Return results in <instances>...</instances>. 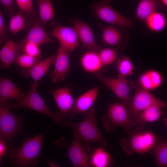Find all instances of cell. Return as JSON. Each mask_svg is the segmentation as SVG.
<instances>
[{
    "mask_svg": "<svg viewBox=\"0 0 167 167\" xmlns=\"http://www.w3.org/2000/svg\"><path fill=\"white\" fill-rule=\"evenodd\" d=\"M45 130L34 136L23 138L19 148L10 146L7 155L10 165L13 167H34L39 163L38 158L41 156L42 143L46 132Z\"/></svg>",
    "mask_w": 167,
    "mask_h": 167,
    "instance_id": "1",
    "label": "cell"
},
{
    "mask_svg": "<svg viewBox=\"0 0 167 167\" xmlns=\"http://www.w3.org/2000/svg\"><path fill=\"white\" fill-rule=\"evenodd\" d=\"M128 132L127 137L122 138L120 144L124 152L128 156L152 152L158 142L156 134L145 129L143 126L139 125Z\"/></svg>",
    "mask_w": 167,
    "mask_h": 167,
    "instance_id": "2",
    "label": "cell"
},
{
    "mask_svg": "<svg viewBox=\"0 0 167 167\" xmlns=\"http://www.w3.org/2000/svg\"><path fill=\"white\" fill-rule=\"evenodd\" d=\"M96 109L94 105L84 114L83 120L70 125L84 145L93 143L100 144L104 148H108V143L102 135L96 119Z\"/></svg>",
    "mask_w": 167,
    "mask_h": 167,
    "instance_id": "3",
    "label": "cell"
},
{
    "mask_svg": "<svg viewBox=\"0 0 167 167\" xmlns=\"http://www.w3.org/2000/svg\"><path fill=\"white\" fill-rule=\"evenodd\" d=\"M101 119L105 131L108 132L113 131L119 126L128 132L137 125L126 107L118 103L109 104L107 114L102 116Z\"/></svg>",
    "mask_w": 167,
    "mask_h": 167,
    "instance_id": "4",
    "label": "cell"
},
{
    "mask_svg": "<svg viewBox=\"0 0 167 167\" xmlns=\"http://www.w3.org/2000/svg\"><path fill=\"white\" fill-rule=\"evenodd\" d=\"M37 83L32 82L29 89L22 98L15 103H10L8 106L14 109L24 108L32 109L47 116L56 124L61 125L59 112H54L48 107L37 92Z\"/></svg>",
    "mask_w": 167,
    "mask_h": 167,
    "instance_id": "5",
    "label": "cell"
},
{
    "mask_svg": "<svg viewBox=\"0 0 167 167\" xmlns=\"http://www.w3.org/2000/svg\"><path fill=\"white\" fill-rule=\"evenodd\" d=\"M8 105L0 104V138L10 143L24 128V118L14 114Z\"/></svg>",
    "mask_w": 167,
    "mask_h": 167,
    "instance_id": "6",
    "label": "cell"
},
{
    "mask_svg": "<svg viewBox=\"0 0 167 167\" xmlns=\"http://www.w3.org/2000/svg\"><path fill=\"white\" fill-rule=\"evenodd\" d=\"M130 84L134 89L135 92L126 109L133 118L153 105H158L162 109L166 107V103L154 96L149 91L139 85L135 81H131Z\"/></svg>",
    "mask_w": 167,
    "mask_h": 167,
    "instance_id": "7",
    "label": "cell"
},
{
    "mask_svg": "<svg viewBox=\"0 0 167 167\" xmlns=\"http://www.w3.org/2000/svg\"><path fill=\"white\" fill-rule=\"evenodd\" d=\"M112 0H102L95 2L91 5V13L98 19L112 25L121 28H132L133 24L131 20L114 10L110 6Z\"/></svg>",
    "mask_w": 167,
    "mask_h": 167,
    "instance_id": "8",
    "label": "cell"
},
{
    "mask_svg": "<svg viewBox=\"0 0 167 167\" xmlns=\"http://www.w3.org/2000/svg\"><path fill=\"white\" fill-rule=\"evenodd\" d=\"M82 141L73 131L72 141L69 146L66 144L64 138L58 139L54 144L59 147L65 148L69 158L74 167H91L90 163V154L86 153L81 144Z\"/></svg>",
    "mask_w": 167,
    "mask_h": 167,
    "instance_id": "9",
    "label": "cell"
},
{
    "mask_svg": "<svg viewBox=\"0 0 167 167\" xmlns=\"http://www.w3.org/2000/svg\"><path fill=\"white\" fill-rule=\"evenodd\" d=\"M49 91L58 108L61 116V125L66 126L70 125L73 118L71 116L70 113L75 99L69 88L65 87L57 89H51Z\"/></svg>",
    "mask_w": 167,
    "mask_h": 167,
    "instance_id": "10",
    "label": "cell"
},
{
    "mask_svg": "<svg viewBox=\"0 0 167 167\" xmlns=\"http://www.w3.org/2000/svg\"><path fill=\"white\" fill-rule=\"evenodd\" d=\"M94 75L101 83L111 90L126 108L129 106L131 99L129 95L130 82L125 78H112L105 75L100 71Z\"/></svg>",
    "mask_w": 167,
    "mask_h": 167,
    "instance_id": "11",
    "label": "cell"
},
{
    "mask_svg": "<svg viewBox=\"0 0 167 167\" xmlns=\"http://www.w3.org/2000/svg\"><path fill=\"white\" fill-rule=\"evenodd\" d=\"M51 33L59 41V45L71 53L79 47L77 32L74 27L60 25L54 21L51 24Z\"/></svg>",
    "mask_w": 167,
    "mask_h": 167,
    "instance_id": "12",
    "label": "cell"
},
{
    "mask_svg": "<svg viewBox=\"0 0 167 167\" xmlns=\"http://www.w3.org/2000/svg\"><path fill=\"white\" fill-rule=\"evenodd\" d=\"M68 53L59 45L55 54L54 69L49 75L53 82L64 81L70 72L71 66Z\"/></svg>",
    "mask_w": 167,
    "mask_h": 167,
    "instance_id": "13",
    "label": "cell"
},
{
    "mask_svg": "<svg viewBox=\"0 0 167 167\" xmlns=\"http://www.w3.org/2000/svg\"><path fill=\"white\" fill-rule=\"evenodd\" d=\"M70 21L77 32L83 48L99 53L102 48L96 44L92 31L89 26L76 17L71 18Z\"/></svg>",
    "mask_w": 167,
    "mask_h": 167,
    "instance_id": "14",
    "label": "cell"
},
{
    "mask_svg": "<svg viewBox=\"0 0 167 167\" xmlns=\"http://www.w3.org/2000/svg\"><path fill=\"white\" fill-rule=\"evenodd\" d=\"M25 93L9 78H0V104L8 105L10 100H15L18 102L22 98Z\"/></svg>",
    "mask_w": 167,
    "mask_h": 167,
    "instance_id": "15",
    "label": "cell"
},
{
    "mask_svg": "<svg viewBox=\"0 0 167 167\" xmlns=\"http://www.w3.org/2000/svg\"><path fill=\"white\" fill-rule=\"evenodd\" d=\"M99 88H93L84 93L75 99L70 115L73 118L78 113L84 114L94 105L97 96Z\"/></svg>",
    "mask_w": 167,
    "mask_h": 167,
    "instance_id": "16",
    "label": "cell"
},
{
    "mask_svg": "<svg viewBox=\"0 0 167 167\" xmlns=\"http://www.w3.org/2000/svg\"><path fill=\"white\" fill-rule=\"evenodd\" d=\"M22 46L19 41L9 39L4 44L0 50V67L3 69L9 68L15 62L22 51Z\"/></svg>",
    "mask_w": 167,
    "mask_h": 167,
    "instance_id": "17",
    "label": "cell"
},
{
    "mask_svg": "<svg viewBox=\"0 0 167 167\" xmlns=\"http://www.w3.org/2000/svg\"><path fill=\"white\" fill-rule=\"evenodd\" d=\"M55 54L51 55L41 60L30 68L18 69L20 74L27 78H30L33 82H38L46 73L51 66L54 64Z\"/></svg>",
    "mask_w": 167,
    "mask_h": 167,
    "instance_id": "18",
    "label": "cell"
},
{
    "mask_svg": "<svg viewBox=\"0 0 167 167\" xmlns=\"http://www.w3.org/2000/svg\"><path fill=\"white\" fill-rule=\"evenodd\" d=\"M44 27L39 19L33 21L27 34L20 41L22 42H30L39 46L54 42L55 40L48 34Z\"/></svg>",
    "mask_w": 167,
    "mask_h": 167,
    "instance_id": "19",
    "label": "cell"
},
{
    "mask_svg": "<svg viewBox=\"0 0 167 167\" xmlns=\"http://www.w3.org/2000/svg\"><path fill=\"white\" fill-rule=\"evenodd\" d=\"M31 15L20 11L10 15L8 27L11 34H15L21 30H27L31 27L33 21L30 19Z\"/></svg>",
    "mask_w": 167,
    "mask_h": 167,
    "instance_id": "20",
    "label": "cell"
},
{
    "mask_svg": "<svg viewBox=\"0 0 167 167\" xmlns=\"http://www.w3.org/2000/svg\"><path fill=\"white\" fill-rule=\"evenodd\" d=\"M82 68L85 71L94 74L99 72L103 67L99 53L89 50L84 53L80 59Z\"/></svg>",
    "mask_w": 167,
    "mask_h": 167,
    "instance_id": "21",
    "label": "cell"
},
{
    "mask_svg": "<svg viewBox=\"0 0 167 167\" xmlns=\"http://www.w3.org/2000/svg\"><path fill=\"white\" fill-rule=\"evenodd\" d=\"M157 105L151 106L143 110L133 118L137 125L144 126L147 123L152 122L158 120L162 116H164L165 113Z\"/></svg>",
    "mask_w": 167,
    "mask_h": 167,
    "instance_id": "22",
    "label": "cell"
},
{
    "mask_svg": "<svg viewBox=\"0 0 167 167\" xmlns=\"http://www.w3.org/2000/svg\"><path fill=\"white\" fill-rule=\"evenodd\" d=\"M162 78L161 74L154 70L146 71L142 74L139 79V85L148 91L156 89L161 84Z\"/></svg>",
    "mask_w": 167,
    "mask_h": 167,
    "instance_id": "23",
    "label": "cell"
},
{
    "mask_svg": "<svg viewBox=\"0 0 167 167\" xmlns=\"http://www.w3.org/2000/svg\"><path fill=\"white\" fill-rule=\"evenodd\" d=\"M90 159L91 167H108L113 164L110 154L103 147L95 149L90 154Z\"/></svg>",
    "mask_w": 167,
    "mask_h": 167,
    "instance_id": "24",
    "label": "cell"
},
{
    "mask_svg": "<svg viewBox=\"0 0 167 167\" xmlns=\"http://www.w3.org/2000/svg\"><path fill=\"white\" fill-rule=\"evenodd\" d=\"M103 43L110 46L118 45L121 43L122 34L120 30L113 26H104L100 25Z\"/></svg>",
    "mask_w": 167,
    "mask_h": 167,
    "instance_id": "25",
    "label": "cell"
},
{
    "mask_svg": "<svg viewBox=\"0 0 167 167\" xmlns=\"http://www.w3.org/2000/svg\"><path fill=\"white\" fill-rule=\"evenodd\" d=\"M158 3V0H140L136 8V17L145 21L150 15L156 11Z\"/></svg>",
    "mask_w": 167,
    "mask_h": 167,
    "instance_id": "26",
    "label": "cell"
},
{
    "mask_svg": "<svg viewBox=\"0 0 167 167\" xmlns=\"http://www.w3.org/2000/svg\"><path fill=\"white\" fill-rule=\"evenodd\" d=\"M148 28L152 31L159 32L165 28L167 21L162 13L155 11L150 15L145 21Z\"/></svg>",
    "mask_w": 167,
    "mask_h": 167,
    "instance_id": "27",
    "label": "cell"
},
{
    "mask_svg": "<svg viewBox=\"0 0 167 167\" xmlns=\"http://www.w3.org/2000/svg\"><path fill=\"white\" fill-rule=\"evenodd\" d=\"M36 0L38 5L39 20L45 26L54 17L52 3L50 0Z\"/></svg>",
    "mask_w": 167,
    "mask_h": 167,
    "instance_id": "28",
    "label": "cell"
},
{
    "mask_svg": "<svg viewBox=\"0 0 167 167\" xmlns=\"http://www.w3.org/2000/svg\"><path fill=\"white\" fill-rule=\"evenodd\" d=\"M152 152L157 166L167 167V141L157 142Z\"/></svg>",
    "mask_w": 167,
    "mask_h": 167,
    "instance_id": "29",
    "label": "cell"
},
{
    "mask_svg": "<svg viewBox=\"0 0 167 167\" xmlns=\"http://www.w3.org/2000/svg\"><path fill=\"white\" fill-rule=\"evenodd\" d=\"M116 68L118 73V77L124 78L132 75L135 68L130 59L126 56L123 57L118 60Z\"/></svg>",
    "mask_w": 167,
    "mask_h": 167,
    "instance_id": "30",
    "label": "cell"
},
{
    "mask_svg": "<svg viewBox=\"0 0 167 167\" xmlns=\"http://www.w3.org/2000/svg\"><path fill=\"white\" fill-rule=\"evenodd\" d=\"M42 57H36L23 53L16 58L15 63L18 69H27L32 66L41 60Z\"/></svg>",
    "mask_w": 167,
    "mask_h": 167,
    "instance_id": "31",
    "label": "cell"
},
{
    "mask_svg": "<svg viewBox=\"0 0 167 167\" xmlns=\"http://www.w3.org/2000/svg\"><path fill=\"white\" fill-rule=\"evenodd\" d=\"M99 57L103 65H109L114 63L117 58L116 51L111 48L102 49L99 52Z\"/></svg>",
    "mask_w": 167,
    "mask_h": 167,
    "instance_id": "32",
    "label": "cell"
},
{
    "mask_svg": "<svg viewBox=\"0 0 167 167\" xmlns=\"http://www.w3.org/2000/svg\"><path fill=\"white\" fill-rule=\"evenodd\" d=\"M19 41L22 46L23 53L35 57H42L40 46L30 42H22L20 41Z\"/></svg>",
    "mask_w": 167,
    "mask_h": 167,
    "instance_id": "33",
    "label": "cell"
},
{
    "mask_svg": "<svg viewBox=\"0 0 167 167\" xmlns=\"http://www.w3.org/2000/svg\"><path fill=\"white\" fill-rule=\"evenodd\" d=\"M15 0L19 11L32 15H37V12L34 8L32 0Z\"/></svg>",
    "mask_w": 167,
    "mask_h": 167,
    "instance_id": "34",
    "label": "cell"
},
{
    "mask_svg": "<svg viewBox=\"0 0 167 167\" xmlns=\"http://www.w3.org/2000/svg\"><path fill=\"white\" fill-rule=\"evenodd\" d=\"M9 32L8 26H7L5 23L4 18L2 11L0 10V42L4 44L9 40L8 32Z\"/></svg>",
    "mask_w": 167,
    "mask_h": 167,
    "instance_id": "35",
    "label": "cell"
},
{
    "mask_svg": "<svg viewBox=\"0 0 167 167\" xmlns=\"http://www.w3.org/2000/svg\"><path fill=\"white\" fill-rule=\"evenodd\" d=\"M0 2L6 9L10 15L15 14V4L14 0H0Z\"/></svg>",
    "mask_w": 167,
    "mask_h": 167,
    "instance_id": "36",
    "label": "cell"
},
{
    "mask_svg": "<svg viewBox=\"0 0 167 167\" xmlns=\"http://www.w3.org/2000/svg\"><path fill=\"white\" fill-rule=\"evenodd\" d=\"M10 146V143H7L2 138H0V162L2 159L7 156Z\"/></svg>",
    "mask_w": 167,
    "mask_h": 167,
    "instance_id": "37",
    "label": "cell"
},
{
    "mask_svg": "<svg viewBox=\"0 0 167 167\" xmlns=\"http://www.w3.org/2000/svg\"><path fill=\"white\" fill-rule=\"evenodd\" d=\"M47 163H48V164L49 166H58L57 164L54 162L48 161Z\"/></svg>",
    "mask_w": 167,
    "mask_h": 167,
    "instance_id": "38",
    "label": "cell"
},
{
    "mask_svg": "<svg viewBox=\"0 0 167 167\" xmlns=\"http://www.w3.org/2000/svg\"><path fill=\"white\" fill-rule=\"evenodd\" d=\"M162 121L165 124L167 127V117H164L162 119Z\"/></svg>",
    "mask_w": 167,
    "mask_h": 167,
    "instance_id": "39",
    "label": "cell"
},
{
    "mask_svg": "<svg viewBox=\"0 0 167 167\" xmlns=\"http://www.w3.org/2000/svg\"><path fill=\"white\" fill-rule=\"evenodd\" d=\"M161 1L164 6L167 7V0H161Z\"/></svg>",
    "mask_w": 167,
    "mask_h": 167,
    "instance_id": "40",
    "label": "cell"
}]
</instances>
